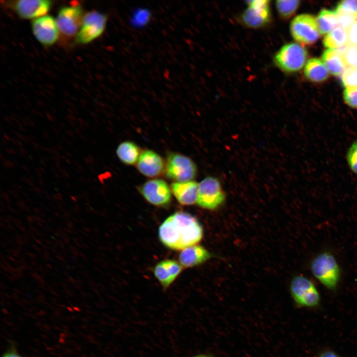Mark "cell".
Listing matches in <instances>:
<instances>
[{"label": "cell", "instance_id": "1", "mask_svg": "<svg viewBox=\"0 0 357 357\" xmlns=\"http://www.w3.org/2000/svg\"><path fill=\"white\" fill-rule=\"evenodd\" d=\"M203 235V229L198 220L184 212H177L171 215L159 228L161 242L175 250H183L196 244Z\"/></svg>", "mask_w": 357, "mask_h": 357}, {"label": "cell", "instance_id": "2", "mask_svg": "<svg viewBox=\"0 0 357 357\" xmlns=\"http://www.w3.org/2000/svg\"><path fill=\"white\" fill-rule=\"evenodd\" d=\"M309 269L313 277L325 288L336 291L341 281L342 270L333 252H319L311 259Z\"/></svg>", "mask_w": 357, "mask_h": 357}, {"label": "cell", "instance_id": "3", "mask_svg": "<svg viewBox=\"0 0 357 357\" xmlns=\"http://www.w3.org/2000/svg\"><path fill=\"white\" fill-rule=\"evenodd\" d=\"M290 290L295 302L300 307H314L320 302V293L309 278L297 275L291 280Z\"/></svg>", "mask_w": 357, "mask_h": 357}, {"label": "cell", "instance_id": "4", "mask_svg": "<svg viewBox=\"0 0 357 357\" xmlns=\"http://www.w3.org/2000/svg\"><path fill=\"white\" fill-rule=\"evenodd\" d=\"M307 56L306 49L302 45L289 43L283 45L274 56L277 66L287 72L299 70L304 66Z\"/></svg>", "mask_w": 357, "mask_h": 357}, {"label": "cell", "instance_id": "5", "mask_svg": "<svg viewBox=\"0 0 357 357\" xmlns=\"http://www.w3.org/2000/svg\"><path fill=\"white\" fill-rule=\"evenodd\" d=\"M226 199V193L220 180L214 177H207L198 183L196 203L204 209L215 210Z\"/></svg>", "mask_w": 357, "mask_h": 357}, {"label": "cell", "instance_id": "6", "mask_svg": "<svg viewBox=\"0 0 357 357\" xmlns=\"http://www.w3.org/2000/svg\"><path fill=\"white\" fill-rule=\"evenodd\" d=\"M166 176L176 182L192 180L197 173L195 163L189 157L178 153L168 155L165 167Z\"/></svg>", "mask_w": 357, "mask_h": 357}, {"label": "cell", "instance_id": "7", "mask_svg": "<svg viewBox=\"0 0 357 357\" xmlns=\"http://www.w3.org/2000/svg\"><path fill=\"white\" fill-rule=\"evenodd\" d=\"M107 20L106 14L96 10L85 14L76 35V42L87 44L100 37L105 30Z\"/></svg>", "mask_w": 357, "mask_h": 357}, {"label": "cell", "instance_id": "8", "mask_svg": "<svg viewBox=\"0 0 357 357\" xmlns=\"http://www.w3.org/2000/svg\"><path fill=\"white\" fill-rule=\"evenodd\" d=\"M290 29L293 38L301 45L314 43L320 35L315 18L308 14L296 16L291 22Z\"/></svg>", "mask_w": 357, "mask_h": 357}, {"label": "cell", "instance_id": "9", "mask_svg": "<svg viewBox=\"0 0 357 357\" xmlns=\"http://www.w3.org/2000/svg\"><path fill=\"white\" fill-rule=\"evenodd\" d=\"M84 15L82 8L79 4L61 8L56 19L59 32L67 36L77 34Z\"/></svg>", "mask_w": 357, "mask_h": 357}, {"label": "cell", "instance_id": "10", "mask_svg": "<svg viewBox=\"0 0 357 357\" xmlns=\"http://www.w3.org/2000/svg\"><path fill=\"white\" fill-rule=\"evenodd\" d=\"M139 190L148 202L157 206H167L172 199L170 187L161 179L148 180L140 186Z\"/></svg>", "mask_w": 357, "mask_h": 357}, {"label": "cell", "instance_id": "11", "mask_svg": "<svg viewBox=\"0 0 357 357\" xmlns=\"http://www.w3.org/2000/svg\"><path fill=\"white\" fill-rule=\"evenodd\" d=\"M248 8L242 14L244 24L251 28H259L267 23L270 18V1H248Z\"/></svg>", "mask_w": 357, "mask_h": 357}, {"label": "cell", "instance_id": "12", "mask_svg": "<svg viewBox=\"0 0 357 357\" xmlns=\"http://www.w3.org/2000/svg\"><path fill=\"white\" fill-rule=\"evenodd\" d=\"M32 30L36 39L44 46L53 45L59 37V30L56 19L49 15L33 19Z\"/></svg>", "mask_w": 357, "mask_h": 357}, {"label": "cell", "instance_id": "13", "mask_svg": "<svg viewBox=\"0 0 357 357\" xmlns=\"http://www.w3.org/2000/svg\"><path fill=\"white\" fill-rule=\"evenodd\" d=\"M17 15L23 19H36L47 15L52 1L49 0H19L11 4Z\"/></svg>", "mask_w": 357, "mask_h": 357}, {"label": "cell", "instance_id": "14", "mask_svg": "<svg viewBox=\"0 0 357 357\" xmlns=\"http://www.w3.org/2000/svg\"><path fill=\"white\" fill-rule=\"evenodd\" d=\"M165 163L161 156L151 150L141 152L136 163L138 170L144 176L150 178L157 177L165 170Z\"/></svg>", "mask_w": 357, "mask_h": 357}, {"label": "cell", "instance_id": "15", "mask_svg": "<svg viewBox=\"0 0 357 357\" xmlns=\"http://www.w3.org/2000/svg\"><path fill=\"white\" fill-rule=\"evenodd\" d=\"M182 270L181 265L174 260H165L155 267L154 273L162 287L166 289L174 282Z\"/></svg>", "mask_w": 357, "mask_h": 357}, {"label": "cell", "instance_id": "16", "mask_svg": "<svg viewBox=\"0 0 357 357\" xmlns=\"http://www.w3.org/2000/svg\"><path fill=\"white\" fill-rule=\"evenodd\" d=\"M198 183L191 180L186 182H175L171 184L172 192L182 205H190L196 203Z\"/></svg>", "mask_w": 357, "mask_h": 357}, {"label": "cell", "instance_id": "17", "mask_svg": "<svg viewBox=\"0 0 357 357\" xmlns=\"http://www.w3.org/2000/svg\"><path fill=\"white\" fill-rule=\"evenodd\" d=\"M211 256V254L204 247L195 244L182 250L178 259L181 266L192 267L205 262Z\"/></svg>", "mask_w": 357, "mask_h": 357}, {"label": "cell", "instance_id": "18", "mask_svg": "<svg viewBox=\"0 0 357 357\" xmlns=\"http://www.w3.org/2000/svg\"><path fill=\"white\" fill-rule=\"evenodd\" d=\"M322 60L328 71L334 75H340L346 66L341 53L335 49L325 50L322 55Z\"/></svg>", "mask_w": 357, "mask_h": 357}, {"label": "cell", "instance_id": "19", "mask_svg": "<svg viewBox=\"0 0 357 357\" xmlns=\"http://www.w3.org/2000/svg\"><path fill=\"white\" fill-rule=\"evenodd\" d=\"M304 72L308 79L314 82L323 81L329 75L328 70L323 62L317 58H312L307 61Z\"/></svg>", "mask_w": 357, "mask_h": 357}, {"label": "cell", "instance_id": "20", "mask_svg": "<svg viewBox=\"0 0 357 357\" xmlns=\"http://www.w3.org/2000/svg\"><path fill=\"white\" fill-rule=\"evenodd\" d=\"M119 159L126 165L136 163L140 155L139 147L131 141H124L120 143L116 150Z\"/></svg>", "mask_w": 357, "mask_h": 357}, {"label": "cell", "instance_id": "21", "mask_svg": "<svg viewBox=\"0 0 357 357\" xmlns=\"http://www.w3.org/2000/svg\"><path fill=\"white\" fill-rule=\"evenodd\" d=\"M323 45L329 49H334L344 46L348 44L347 30L338 26L328 33L325 36Z\"/></svg>", "mask_w": 357, "mask_h": 357}, {"label": "cell", "instance_id": "22", "mask_svg": "<svg viewBox=\"0 0 357 357\" xmlns=\"http://www.w3.org/2000/svg\"><path fill=\"white\" fill-rule=\"evenodd\" d=\"M316 20L320 35L329 33L338 24L336 11L327 9L321 10Z\"/></svg>", "mask_w": 357, "mask_h": 357}, {"label": "cell", "instance_id": "23", "mask_svg": "<svg viewBox=\"0 0 357 357\" xmlns=\"http://www.w3.org/2000/svg\"><path fill=\"white\" fill-rule=\"evenodd\" d=\"M300 4L299 0H277L276 7L279 14L283 18L287 19L296 11Z\"/></svg>", "mask_w": 357, "mask_h": 357}, {"label": "cell", "instance_id": "24", "mask_svg": "<svg viewBox=\"0 0 357 357\" xmlns=\"http://www.w3.org/2000/svg\"><path fill=\"white\" fill-rule=\"evenodd\" d=\"M341 55L346 66L357 67V46L348 44Z\"/></svg>", "mask_w": 357, "mask_h": 357}, {"label": "cell", "instance_id": "25", "mask_svg": "<svg viewBox=\"0 0 357 357\" xmlns=\"http://www.w3.org/2000/svg\"><path fill=\"white\" fill-rule=\"evenodd\" d=\"M346 158L350 170L357 176V140L354 141L348 148Z\"/></svg>", "mask_w": 357, "mask_h": 357}, {"label": "cell", "instance_id": "26", "mask_svg": "<svg viewBox=\"0 0 357 357\" xmlns=\"http://www.w3.org/2000/svg\"><path fill=\"white\" fill-rule=\"evenodd\" d=\"M336 12L337 14H345L357 18V0H343L338 3Z\"/></svg>", "mask_w": 357, "mask_h": 357}, {"label": "cell", "instance_id": "27", "mask_svg": "<svg viewBox=\"0 0 357 357\" xmlns=\"http://www.w3.org/2000/svg\"><path fill=\"white\" fill-rule=\"evenodd\" d=\"M342 82L344 86L357 87V67H348L342 75Z\"/></svg>", "mask_w": 357, "mask_h": 357}, {"label": "cell", "instance_id": "28", "mask_svg": "<svg viewBox=\"0 0 357 357\" xmlns=\"http://www.w3.org/2000/svg\"><path fill=\"white\" fill-rule=\"evenodd\" d=\"M343 99L350 107L357 109V87L346 88L343 92Z\"/></svg>", "mask_w": 357, "mask_h": 357}, {"label": "cell", "instance_id": "29", "mask_svg": "<svg viewBox=\"0 0 357 357\" xmlns=\"http://www.w3.org/2000/svg\"><path fill=\"white\" fill-rule=\"evenodd\" d=\"M337 15L339 26L346 30H348L357 19V17L348 14L339 13Z\"/></svg>", "mask_w": 357, "mask_h": 357}, {"label": "cell", "instance_id": "30", "mask_svg": "<svg viewBox=\"0 0 357 357\" xmlns=\"http://www.w3.org/2000/svg\"><path fill=\"white\" fill-rule=\"evenodd\" d=\"M349 44L357 46V20L347 30Z\"/></svg>", "mask_w": 357, "mask_h": 357}, {"label": "cell", "instance_id": "31", "mask_svg": "<svg viewBox=\"0 0 357 357\" xmlns=\"http://www.w3.org/2000/svg\"><path fill=\"white\" fill-rule=\"evenodd\" d=\"M1 357H24L16 349L15 346L11 345Z\"/></svg>", "mask_w": 357, "mask_h": 357}, {"label": "cell", "instance_id": "32", "mask_svg": "<svg viewBox=\"0 0 357 357\" xmlns=\"http://www.w3.org/2000/svg\"><path fill=\"white\" fill-rule=\"evenodd\" d=\"M318 357H340L336 353L332 351H325L321 353Z\"/></svg>", "mask_w": 357, "mask_h": 357}, {"label": "cell", "instance_id": "33", "mask_svg": "<svg viewBox=\"0 0 357 357\" xmlns=\"http://www.w3.org/2000/svg\"><path fill=\"white\" fill-rule=\"evenodd\" d=\"M190 357H213L211 356L205 355V354H199L195 356H193Z\"/></svg>", "mask_w": 357, "mask_h": 357}]
</instances>
